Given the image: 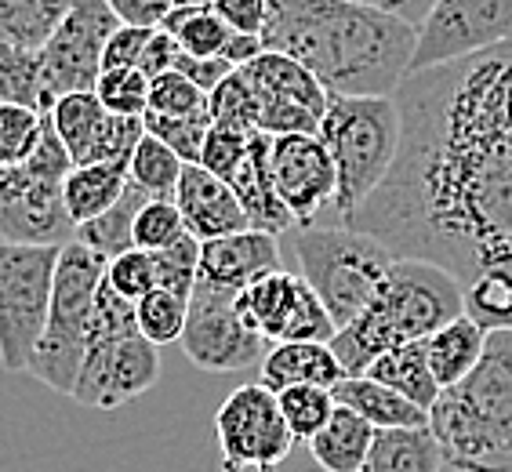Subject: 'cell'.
<instances>
[{
	"mask_svg": "<svg viewBox=\"0 0 512 472\" xmlns=\"http://www.w3.org/2000/svg\"><path fill=\"white\" fill-rule=\"evenodd\" d=\"M382 186L342 226L469 284L512 255V40L407 73Z\"/></svg>",
	"mask_w": 512,
	"mask_h": 472,
	"instance_id": "6da1fadb",
	"label": "cell"
},
{
	"mask_svg": "<svg viewBox=\"0 0 512 472\" xmlns=\"http://www.w3.org/2000/svg\"><path fill=\"white\" fill-rule=\"evenodd\" d=\"M407 22L349 0H269L262 48L313 73L327 99H389L414 55Z\"/></svg>",
	"mask_w": 512,
	"mask_h": 472,
	"instance_id": "7a4b0ae2",
	"label": "cell"
},
{
	"mask_svg": "<svg viewBox=\"0 0 512 472\" xmlns=\"http://www.w3.org/2000/svg\"><path fill=\"white\" fill-rule=\"evenodd\" d=\"M429 433L458 472H512V331H491L476 367L429 407Z\"/></svg>",
	"mask_w": 512,
	"mask_h": 472,
	"instance_id": "3957f363",
	"label": "cell"
},
{
	"mask_svg": "<svg viewBox=\"0 0 512 472\" xmlns=\"http://www.w3.org/2000/svg\"><path fill=\"white\" fill-rule=\"evenodd\" d=\"M462 313V284L447 269L418 258H396L364 313L331 338V353L345 374H364L385 349L422 342Z\"/></svg>",
	"mask_w": 512,
	"mask_h": 472,
	"instance_id": "277c9868",
	"label": "cell"
},
{
	"mask_svg": "<svg viewBox=\"0 0 512 472\" xmlns=\"http://www.w3.org/2000/svg\"><path fill=\"white\" fill-rule=\"evenodd\" d=\"M316 138L335 164L338 197L316 226H342L389 175L400 142V109L389 99H327Z\"/></svg>",
	"mask_w": 512,
	"mask_h": 472,
	"instance_id": "5b68a950",
	"label": "cell"
},
{
	"mask_svg": "<svg viewBox=\"0 0 512 472\" xmlns=\"http://www.w3.org/2000/svg\"><path fill=\"white\" fill-rule=\"evenodd\" d=\"M160 378V353L157 345L138 335L135 302L120 298L102 276L91 309L88 345H84V364H80L73 400L99 411L128 404L135 396L149 393Z\"/></svg>",
	"mask_w": 512,
	"mask_h": 472,
	"instance_id": "8992f818",
	"label": "cell"
},
{
	"mask_svg": "<svg viewBox=\"0 0 512 472\" xmlns=\"http://www.w3.org/2000/svg\"><path fill=\"white\" fill-rule=\"evenodd\" d=\"M291 251L298 258V276L320 298L338 331L364 313L396 262L393 251L375 236L349 226L291 229Z\"/></svg>",
	"mask_w": 512,
	"mask_h": 472,
	"instance_id": "52a82bcc",
	"label": "cell"
},
{
	"mask_svg": "<svg viewBox=\"0 0 512 472\" xmlns=\"http://www.w3.org/2000/svg\"><path fill=\"white\" fill-rule=\"evenodd\" d=\"M73 160L51 128V113H40V138L33 153L15 168H0V244L66 247L77 233L69 222L62 182Z\"/></svg>",
	"mask_w": 512,
	"mask_h": 472,
	"instance_id": "ba28073f",
	"label": "cell"
},
{
	"mask_svg": "<svg viewBox=\"0 0 512 472\" xmlns=\"http://www.w3.org/2000/svg\"><path fill=\"white\" fill-rule=\"evenodd\" d=\"M102 276H106V258H99L77 240L59 247L48 324H44V335H40L26 371L40 385H48L62 396H69L77 385L84 345H88L91 309H95V291H99Z\"/></svg>",
	"mask_w": 512,
	"mask_h": 472,
	"instance_id": "9c48e42d",
	"label": "cell"
},
{
	"mask_svg": "<svg viewBox=\"0 0 512 472\" xmlns=\"http://www.w3.org/2000/svg\"><path fill=\"white\" fill-rule=\"evenodd\" d=\"M59 247L0 244V367L26 371L48 324Z\"/></svg>",
	"mask_w": 512,
	"mask_h": 472,
	"instance_id": "30bf717a",
	"label": "cell"
},
{
	"mask_svg": "<svg viewBox=\"0 0 512 472\" xmlns=\"http://www.w3.org/2000/svg\"><path fill=\"white\" fill-rule=\"evenodd\" d=\"M218 469L273 472L291 458L295 436L280 418L276 396L262 385H240L215 411Z\"/></svg>",
	"mask_w": 512,
	"mask_h": 472,
	"instance_id": "8fae6325",
	"label": "cell"
},
{
	"mask_svg": "<svg viewBox=\"0 0 512 472\" xmlns=\"http://www.w3.org/2000/svg\"><path fill=\"white\" fill-rule=\"evenodd\" d=\"M512 40V0H433L414 37L407 73L469 59Z\"/></svg>",
	"mask_w": 512,
	"mask_h": 472,
	"instance_id": "7c38bea8",
	"label": "cell"
},
{
	"mask_svg": "<svg viewBox=\"0 0 512 472\" xmlns=\"http://www.w3.org/2000/svg\"><path fill=\"white\" fill-rule=\"evenodd\" d=\"M120 19L106 0H77L37 51L44 91L51 99L73 91H95L102 77V51Z\"/></svg>",
	"mask_w": 512,
	"mask_h": 472,
	"instance_id": "4fadbf2b",
	"label": "cell"
},
{
	"mask_svg": "<svg viewBox=\"0 0 512 472\" xmlns=\"http://www.w3.org/2000/svg\"><path fill=\"white\" fill-rule=\"evenodd\" d=\"M237 313L255 335L266 342H320L331 345L338 327L331 324L320 298L309 291V284L298 273L258 276L237 295Z\"/></svg>",
	"mask_w": 512,
	"mask_h": 472,
	"instance_id": "5bb4252c",
	"label": "cell"
},
{
	"mask_svg": "<svg viewBox=\"0 0 512 472\" xmlns=\"http://www.w3.org/2000/svg\"><path fill=\"white\" fill-rule=\"evenodd\" d=\"M237 73L258 102L262 135H316L327 109V91L316 84L313 73L276 51H262Z\"/></svg>",
	"mask_w": 512,
	"mask_h": 472,
	"instance_id": "9a60e30c",
	"label": "cell"
},
{
	"mask_svg": "<svg viewBox=\"0 0 512 472\" xmlns=\"http://www.w3.org/2000/svg\"><path fill=\"white\" fill-rule=\"evenodd\" d=\"M182 353L193 360V367L211 374L247 371V367L262 364L269 342L255 335L251 327L240 320L237 298L215 295L204 287H193L186 309V327H182Z\"/></svg>",
	"mask_w": 512,
	"mask_h": 472,
	"instance_id": "2e32d148",
	"label": "cell"
},
{
	"mask_svg": "<svg viewBox=\"0 0 512 472\" xmlns=\"http://www.w3.org/2000/svg\"><path fill=\"white\" fill-rule=\"evenodd\" d=\"M269 171L295 229L316 226L335 207V164L316 135H269Z\"/></svg>",
	"mask_w": 512,
	"mask_h": 472,
	"instance_id": "e0dca14e",
	"label": "cell"
},
{
	"mask_svg": "<svg viewBox=\"0 0 512 472\" xmlns=\"http://www.w3.org/2000/svg\"><path fill=\"white\" fill-rule=\"evenodd\" d=\"M276 269H280V240L258 233V229H244V233L200 244L197 284L193 287L237 298L247 284H255L258 276L276 273Z\"/></svg>",
	"mask_w": 512,
	"mask_h": 472,
	"instance_id": "ac0fdd59",
	"label": "cell"
},
{
	"mask_svg": "<svg viewBox=\"0 0 512 472\" xmlns=\"http://www.w3.org/2000/svg\"><path fill=\"white\" fill-rule=\"evenodd\" d=\"M171 204H175L182 226H186V233L197 244L222 240V236L244 233L247 229L244 207H240L237 193L229 189V182L215 178L211 171L200 168V164H186L182 168Z\"/></svg>",
	"mask_w": 512,
	"mask_h": 472,
	"instance_id": "d6986e66",
	"label": "cell"
},
{
	"mask_svg": "<svg viewBox=\"0 0 512 472\" xmlns=\"http://www.w3.org/2000/svg\"><path fill=\"white\" fill-rule=\"evenodd\" d=\"M229 189L237 193L240 207H244L247 229H258V233L269 236H287L295 229L287 207L280 204L273 186V171H269V135L262 131H251V146H247V157L240 164V171L233 175Z\"/></svg>",
	"mask_w": 512,
	"mask_h": 472,
	"instance_id": "ffe728a7",
	"label": "cell"
},
{
	"mask_svg": "<svg viewBox=\"0 0 512 472\" xmlns=\"http://www.w3.org/2000/svg\"><path fill=\"white\" fill-rule=\"evenodd\" d=\"M345 378L338 356L331 345L320 342H276L266 349L258 364V385L269 393H284L295 385H316V389H335Z\"/></svg>",
	"mask_w": 512,
	"mask_h": 472,
	"instance_id": "44dd1931",
	"label": "cell"
},
{
	"mask_svg": "<svg viewBox=\"0 0 512 472\" xmlns=\"http://www.w3.org/2000/svg\"><path fill=\"white\" fill-rule=\"evenodd\" d=\"M331 396L338 407L364 418L371 429H425L429 425V414L422 407H414L411 400L385 389L382 382L367 378V374H345L331 389Z\"/></svg>",
	"mask_w": 512,
	"mask_h": 472,
	"instance_id": "7402d4cb",
	"label": "cell"
},
{
	"mask_svg": "<svg viewBox=\"0 0 512 472\" xmlns=\"http://www.w3.org/2000/svg\"><path fill=\"white\" fill-rule=\"evenodd\" d=\"M483 342H487V331H480L465 313L458 320H451V324H444L440 331H433L429 338H422L425 364L433 371L436 385L451 389V385L462 382L480 360Z\"/></svg>",
	"mask_w": 512,
	"mask_h": 472,
	"instance_id": "603a6c76",
	"label": "cell"
},
{
	"mask_svg": "<svg viewBox=\"0 0 512 472\" xmlns=\"http://www.w3.org/2000/svg\"><path fill=\"white\" fill-rule=\"evenodd\" d=\"M371 440H375V429L364 418H356L353 411L335 404V414L309 440V451L324 472H360L367 462V451H371Z\"/></svg>",
	"mask_w": 512,
	"mask_h": 472,
	"instance_id": "cb8c5ba5",
	"label": "cell"
},
{
	"mask_svg": "<svg viewBox=\"0 0 512 472\" xmlns=\"http://www.w3.org/2000/svg\"><path fill=\"white\" fill-rule=\"evenodd\" d=\"M364 374L375 378V382H382L385 389L400 393L404 400H411L414 407H422L425 414H429V407H433L436 396H440V385H436L433 371L425 364L422 342H407V345H396V349H385L382 356H375V360L367 364Z\"/></svg>",
	"mask_w": 512,
	"mask_h": 472,
	"instance_id": "d4e9b609",
	"label": "cell"
},
{
	"mask_svg": "<svg viewBox=\"0 0 512 472\" xmlns=\"http://www.w3.org/2000/svg\"><path fill=\"white\" fill-rule=\"evenodd\" d=\"M444 454L425 429H375L371 451L360 472H440Z\"/></svg>",
	"mask_w": 512,
	"mask_h": 472,
	"instance_id": "484cf974",
	"label": "cell"
},
{
	"mask_svg": "<svg viewBox=\"0 0 512 472\" xmlns=\"http://www.w3.org/2000/svg\"><path fill=\"white\" fill-rule=\"evenodd\" d=\"M128 189V168L120 164H84V168H69L62 182V200H66L69 222L84 226L91 218L117 204L120 193Z\"/></svg>",
	"mask_w": 512,
	"mask_h": 472,
	"instance_id": "4316f807",
	"label": "cell"
},
{
	"mask_svg": "<svg viewBox=\"0 0 512 472\" xmlns=\"http://www.w3.org/2000/svg\"><path fill=\"white\" fill-rule=\"evenodd\" d=\"M462 305L465 316L487 335L512 331V255L483 266L469 284H462Z\"/></svg>",
	"mask_w": 512,
	"mask_h": 472,
	"instance_id": "83f0119b",
	"label": "cell"
},
{
	"mask_svg": "<svg viewBox=\"0 0 512 472\" xmlns=\"http://www.w3.org/2000/svg\"><path fill=\"white\" fill-rule=\"evenodd\" d=\"M106 117L109 113L102 109L95 91H73V95L55 99V106H51V128H55L59 142L66 146L73 168H84L91 160V149H95V138H99Z\"/></svg>",
	"mask_w": 512,
	"mask_h": 472,
	"instance_id": "f1b7e54d",
	"label": "cell"
},
{
	"mask_svg": "<svg viewBox=\"0 0 512 472\" xmlns=\"http://www.w3.org/2000/svg\"><path fill=\"white\" fill-rule=\"evenodd\" d=\"M77 0H0V44L40 51Z\"/></svg>",
	"mask_w": 512,
	"mask_h": 472,
	"instance_id": "f546056e",
	"label": "cell"
},
{
	"mask_svg": "<svg viewBox=\"0 0 512 472\" xmlns=\"http://www.w3.org/2000/svg\"><path fill=\"white\" fill-rule=\"evenodd\" d=\"M146 204V197H142V189H135L128 182V189L120 193V200L109 211H102L99 218H91V222H84V226H77V233H73V240L77 244H84L88 251H95L99 258H117L124 255V251H131L135 247V240H131V226H135V215L138 207Z\"/></svg>",
	"mask_w": 512,
	"mask_h": 472,
	"instance_id": "4dcf8cb0",
	"label": "cell"
},
{
	"mask_svg": "<svg viewBox=\"0 0 512 472\" xmlns=\"http://www.w3.org/2000/svg\"><path fill=\"white\" fill-rule=\"evenodd\" d=\"M30 106L37 113H51L55 99L44 91L37 51L0 44V106Z\"/></svg>",
	"mask_w": 512,
	"mask_h": 472,
	"instance_id": "1f68e13d",
	"label": "cell"
},
{
	"mask_svg": "<svg viewBox=\"0 0 512 472\" xmlns=\"http://www.w3.org/2000/svg\"><path fill=\"white\" fill-rule=\"evenodd\" d=\"M160 30L175 37L182 55H197V59H222V48L229 40V26L211 8H171Z\"/></svg>",
	"mask_w": 512,
	"mask_h": 472,
	"instance_id": "d6a6232c",
	"label": "cell"
},
{
	"mask_svg": "<svg viewBox=\"0 0 512 472\" xmlns=\"http://www.w3.org/2000/svg\"><path fill=\"white\" fill-rule=\"evenodd\" d=\"M182 168H186V164H182L164 142L142 135V142H138L135 153H131L128 182L135 189H142V197L146 200H171L175 197Z\"/></svg>",
	"mask_w": 512,
	"mask_h": 472,
	"instance_id": "836d02e7",
	"label": "cell"
},
{
	"mask_svg": "<svg viewBox=\"0 0 512 472\" xmlns=\"http://www.w3.org/2000/svg\"><path fill=\"white\" fill-rule=\"evenodd\" d=\"M276 407H280V418L291 429L295 443H309L320 429L327 425V418L335 414V396L331 389H316V385H295V389H284V393H273Z\"/></svg>",
	"mask_w": 512,
	"mask_h": 472,
	"instance_id": "e575fe53",
	"label": "cell"
},
{
	"mask_svg": "<svg viewBox=\"0 0 512 472\" xmlns=\"http://www.w3.org/2000/svg\"><path fill=\"white\" fill-rule=\"evenodd\" d=\"M186 309L189 302L186 298L171 295V291H160L153 287L146 298H138L135 302V324H138V335L160 345H171L182 338V327H186Z\"/></svg>",
	"mask_w": 512,
	"mask_h": 472,
	"instance_id": "d590c367",
	"label": "cell"
},
{
	"mask_svg": "<svg viewBox=\"0 0 512 472\" xmlns=\"http://www.w3.org/2000/svg\"><path fill=\"white\" fill-rule=\"evenodd\" d=\"M153 258V280H157L160 291H171V295L186 298L193 295V284H197V262H200V244L189 233H182L175 244L160 247V251H149Z\"/></svg>",
	"mask_w": 512,
	"mask_h": 472,
	"instance_id": "8d00e7d4",
	"label": "cell"
},
{
	"mask_svg": "<svg viewBox=\"0 0 512 472\" xmlns=\"http://www.w3.org/2000/svg\"><path fill=\"white\" fill-rule=\"evenodd\" d=\"M207 117H211V124H218V128L258 131V102L237 69L207 95Z\"/></svg>",
	"mask_w": 512,
	"mask_h": 472,
	"instance_id": "74e56055",
	"label": "cell"
},
{
	"mask_svg": "<svg viewBox=\"0 0 512 472\" xmlns=\"http://www.w3.org/2000/svg\"><path fill=\"white\" fill-rule=\"evenodd\" d=\"M146 113L211 120V117H207V95L197 88V84H189L182 73H175V69H168V73H160V77L149 80Z\"/></svg>",
	"mask_w": 512,
	"mask_h": 472,
	"instance_id": "f35d334b",
	"label": "cell"
},
{
	"mask_svg": "<svg viewBox=\"0 0 512 472\" xmlns=\"http://www.w3.org/2000/svg\"><path fill=\"white\" fill-rule=\"evenodd\" d=\"M142 128L149 138H157L175 153L182 164H197L200 149H204V138L211 120L197 117H164V113H142Z\"/></svg>",
	"mask_w": 512,
	"mask_h": 472,
	"instance_id": "ab89813d",
	"label": "cell"
},
{
	"mask_svg": "<svg viewBox=\"0 0 512 472\" xmlns=\"http://www.w3.org/2000/svg\"><path fill=\"white\" fill-rule=\"evenodd\" d=\"M95 95L113 117H142L149 102V77L138 69H102Z\"/></svg>",
	"mask_w": 512,
	"mask_h": 472,
	"instance_id": "60d3db41",
	"label": "cell"
},
{
	"mask_svg": "<svg viewBox=\"0 0 512 472\" xmlns=\"http://www.w3.org/2000/svg\"><path fill=\"white\" fill-rule=\"evenodd\" d=\"M40 138V113L30 106H0V168H15L30 157Z\"/></svg>",
	"mask_w": 512,
	"mask_h": 472,
	"instance_id": "b9f144b4",
	"label": "cell"
},
{
	"mask_svg": "<svg viewBox=\"0 0 512 472\" xmlns=\"http://www.w3.org/2000/svg\"><path fill=\"white\" fill-rule=\"evenodd\" d=\"M247 146H251V131H233L211 124L197 164L204 171H211L215 178H222V182H233V175H237L247 157Z\"/></svg>",
	"mask_w": 512,
	"mask_h": 472,
	"instance_id": "7bdbcfd3",
	"label": "cell"
},
{
	"mask_svg": "<svg viewBox=\"0 0 512 472\" xmlns=\"http://www.w3.org/2000/svg\"><path fill=\"white\" fill-rule=\"evenodd\" d=\"M182 233H186V226H182L171 200H146L138 207L135 226H131V240L138 251H160V247L175 244Z\"/></svg>",
	"mask_w": 512,
	"mask_h": 472,
	"instance_id": "ee69618b",
	"label": "cell"
},
{
	"mask_svg": "<svg viewBox=\"0 0 512 472\" xmlns=\"http://www.w3.org/2000/svg\"><path fill=\"white\" fill-rule=\"evenodd\" d=\"M142 135H146L142 117H113V113H109L99 138H95V149H91L88 164H120V168H128L131 153H135V146L142 142Z\"/></svg>",
	"mask_w": 512,
	"mask_h": 472,
	"instance_id": "f6af8a7d",
	"label": "cell"
},
{
	"mask_svg": "<svg viewBox=\"0 0 512 472\" xmlns=\"http://www.w3.org/2000/svg\"><path fill=\"white\" fill-rule=\"evenodd\" d=\"M106 284L117 291L120 298H128V302H138V298H146L157 280H153V258L149 251H124V255L109 258L106 262Z\"/></svg>",
	"mask_w": 512,
	"mask_h": 472,
	"instance_id": "bcb514c9",
	"label": "cell"
},
{
	"mask_svg": "<svg viewBox=\"0 0 512 472\" xmlns=\"http://www.w3.org/2000/svg\"><path fill=\"white\" fill-rule=\"evenodd\" d=\"M149 37L153 30H142V26H117L102 51V69H138Z\"/></svg>",
	"mask_w": 512,
	"mask_h": 472,
	"instance_id": "7dc6e473",
	"label": "cell"
},
{
	"mask_svg": "<svg viewBox=\"0 0 512 472\" xmlns=\"http://www.w3.org/2000/svg\"><path fill=\"white\" fill-rule=\"evenodd\" d=\"M218 19L226 22L229 33H247V37H262L269 19V0H215L211 4Z\"/></svg>",
	"mask_w": 512,
	"mask_h": 472,
	"instance_id": "c3c4849f",
	"label": "cell"
},
{
	"mask_svg": "<svg viewBox=\"0 0 512 472\" xmlns=\"http://www.w3.org/2000/svg\"><path fill=\"white\" fill-rule=\"evenodd\" d=\"M120 26H142V30H157L168 19L178 0H106Z\"/></svg>",
	"mask_w": 512,
	"mask_h": 472,
	"instance_id": "681fc988",
	"label": "cell"
},
{
	"mask_svg": "<svg viewBox=\"0 0 512 472\" xmlns=\"http://www.w3.org/2000/svg\"><path fill=\"white\" fill-rule=\"evenodd\" d=\"M175 73H182L189 84H197L204 95H211V91L233 73V66H229L226 59H197V55H182V51H178Z\"/></svg>",
	"mask_w": 512,
	"mask_h": 472,
	"instance_id": "f907efd6",
	"label": "cell"
},
{
	"mask_svg": "<svg viewBox=\"0 0 512 472\" xmlns=\"http://www.w3.org/2000/svg\"><path fill=\"white\" fill-rule=\"evenodd\" d=\"M175 59H178V44L171 33H164L157 26L153 30V37H149L146 51H142V62H138V73H146L149 80L160 77V73H168V69H175Z\"/></svg>",
	"mask_w": 512,
	"mask_h": 472,
	"instance_id": "816d5d0a",
	"label": "cell"
},
{
	"mask_svg": "<svg viewBox=\"0 0 512 472\" xmlns=\"http://www.w3.org/2000/svg\"><path fill=\"white\" fill-rule=\"evenodd\" d=\"M349 4H360V8L382 11V15H393V19L407 22L411 30H418L433 8V0H349Z\"/></svg>",
	"mask_w": 512,
	"mask_h": 472,
	"instance_id": "f5cc1de1",
	"label": "cell"
},
{
	"mask_svg": "<svg viewBox=\"0 0 512 472\" xmlns=\"http://www.w3.org/2000/svg\"><path fill=\"white\" fill-rule=\"evenodd\" d=\"M262 51H266V48H262V37H247V33H229L226 48H222V59H226L233 69H240V66H247L251 59H258Z\"/></svg>",
	"mask_w": 512,
	"mask_h": 472,
	"instance_id": "db71d44e",
	"label": "cell"
},
{
	"mask_svg": "<svg viewBox=\"0 0 512 472\" xmlns=\"http://www.w3.org/2000/svg\"><path fill=\"white\" fill-rule=\"evenodd\" d=\"M215 0H178L175 8H211Z\"/></svg>",
	"mask_w": 512,
	"mask_h": 472,
	"instance_id": "11a10c76",
	"label": "cell"
}]
</instances>
